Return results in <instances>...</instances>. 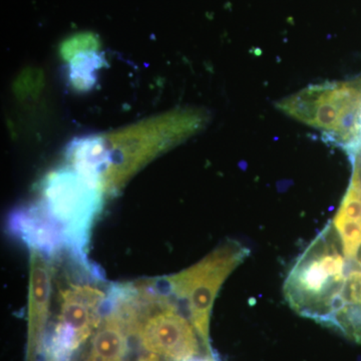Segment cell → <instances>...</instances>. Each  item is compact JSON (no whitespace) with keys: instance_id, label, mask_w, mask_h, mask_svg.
I'll use <instances>...</instances> for the list:
<instances>
[{"instance_id":"cell-11","label":"cell","mask_w":361,"mask_h":361,"mask_svg":"<svg viewBox=\"0 0 361 361\" xmlns=\"http://www.w3.org/2000/svg\"><path fill=\"white\" fill-rule=\"evenodd\" d=\"M96 47V40L92 39V35H89V37L87 35H82V37H75V39L66 42L65 47H63V56L71 59L78 52L97 49V47Z\"/></svg>"},{"instance_id":"cell-3","label":"cell","mask_w":361,"mask_h":361,"mask_svg":"<svg viewBox=\"0 0 361 361\" xmlns=\"http://www.w3.org/2000/svg\"><path fill=\"white\" fill-rule=\"evenodd\" d=\"M104 193L103 183L71 167L54 171L42 184L39 202L63 234L66 248L78 258L84 259Z\"/></svg>"},{"instance_id":"cell-6","label":"cell","mask_w":361,"mask_h":361,"mask_svg":"<svg viewBox=\"0 0 361 361\" xmlns=\"http://www.w3.org/2000/svg\"><path fill=\"white\" fill-rule=\"evenodd\" d=\"M58 323L73 332L80 346L104 318L108 295L90 284H68L61 289Z\"/></svg>"},{"instance_id":"cell-8","label":"cell","mask_w":361,"mask_h":361,"mask_svg":"<svg viewBox=\"0 0 361 361\" xmlns=\"http://www.w3.org/2000/svg\"><path fill=\"white\" fill-rule=\"evenodd\" d=\"M11 227L30 250L40 252L47 257L66 247L63 234L39 200L16 211L11 216Z\"/></svg>"},{"instance_id":"cell-5","label":"cell","mask_w":361,"mask_h":361,"mask_svg":"<svg viewBox=\"0 0 361 361\" xmlns=\"http://www.w3.org/2000/svg\"><path fill=\"white\" fill-rule=\"evenodd\" d=\"M135 336L149 353L168 360L190 361L200 355V337L193 324L169 294L160 291L149 301Z\"/></svg>"},{"instance_id":"cell-9","label":"cell","mask_w":361,"mask_h":361,"mask_svg":"<svg viewBox=\"0 0 361 361\" xmlns=\"http://www.w3.org/2000/svg\"><path fill=\"white\" fill-rule=\"evenodd\" d=\"M106 311L92 338L87 361H125L128 355L129 332L114 313Z\"/></svg>"},{"instance_id":"cell-12","label":"cell","mask_w":361,"mask_h":361,"mask_svg":"<svg viewBox=\"0 0 361 361\" xmlns=\"http://www.w3.org/2000/svg\"><path fill=\"white\" fill-rule=\"evenodd\" d=\"M361 155V114H360V142H358V148L357 151H356L355 154H353V155ZM351 155V156H353ZM349 156V157H351Z\"/></svg>"},{"instance_id":"cell-4","label":"cell","mask_w":361,"mask_h":361,"mask_svg":"<svg viewBox=\"0 0 361 361\" xmlns=\"http://www.w3.org/2000/svg\"><path fill=\"white\" fill-rule=\"evenodd\" d=\"M249 255V249L238 241H226L197 264L164 278L167 293L186 305L202 344L209 353L210 322L218 292L233 271Z\"/></svg>"},{"instance_id":"cell-2","label":"cell","mask_w":361,"mask_h":361,"mask_svg":"<svg viewBox=\"0 0 361 361\" xmlns=\"http://www.w3.org/2000/svg\"><path fill=\"white\" fill-rule=\"evenodd\" d=\"M278 110L322 132L326 141L356 153L360 142L361 78L304 87L277 103Z\"/></svg>"},{"instance_id":"cell-1","label":"cell","mask_w":361,"mask_h":361,"mask_svg":"<svg viewBox=\"0 0 361 361\" xmlns=\"http://www.w3.org/2000/svg\"><path fill=\"white\" fill-rule=\"evenodd\" d=\"M345 272L341 239L329 224L294 263L285 280V298L299 314L329 326Z\"/></svg>"},{"instance_id":"cell-10","label":"cell","mask_w":361,"mask_h":361,"mask_svg":"<svg viewBox=\"0 0 361 361\" xmlns=\"http://www.w3.org/2000/svg\"><path fill=\"white\" fill-rule=\"evenodd\" d=\"M70 78L75 89L87 90L90 89L96 80V71L102 66V59L96 49L78 52L71 56Z\"/></svg>"},{"instance_id":"cell-7","label":"cell","mask_w":361,"mask_h":361,"mask_svg":"<svg viewBox=\"0 0 361 361\" xmlns=\"http://www.w3.org/2000/svg\"><path fill=\"white\" fill-rule=\"evenodd\" d=\"M51 295V270L47 257L40 252L30 250L27 361H39L44 350Z\"/></svg>"}]
</instances>
